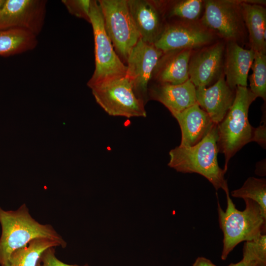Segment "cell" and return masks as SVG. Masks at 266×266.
Returning <instances> with one entry per match:
<instances>
[{
  "instance_id": "6da1fadb",
  "label": "cell",
  "mask_w": 266,
  "mask_h": 266,
  "mask_svg": "<svg viewBox=\"0 0 266 266\" xmlns=\"http://www.w3.org/2000/svg\"><path fill=\"white\" fill-rule=\"evenodd\" d=\"M217 125L197 144L190 147L179 145L169 152L168 166L178 172L196 173L206 178L216 190H229L226 172L219 166L217 155Z\"/></svg>"
},
{
  "instance_id": "7a4b0ae2",
  "label": "cell",
  "mask_w": 266,
  "mask_h": 266,
  "mask_svg": "<svg viewBox=\"0 0 266 266\" xmlns=\"http://www.w3.org/2000/svg\"><path fill=\"white\" fill-rule=\"evenodd\" d=\"M225 192L227 203L225 211L217 200L219 225L223 233L222 260H225L239 243L253 240L266 233V215L260 205L253 200L245 199V208L240 211L230 198L229 190Z\"/></svg>"
},
{
  "instance_id": "3957f363",
  "label": "cell",
  "mask_w": 266,
  "mask_h": 266,
  "mask_svg": "<svg viewBox=\"0 0 266 266\" xmlns=\"http://www.w3.org/2000/svg\"><path fill=\"white\" fill-rule=\"evenodd\" d=\"M0 265L7 263L12 253L36 238H48L66 248V242L50 224H42L32 217L26 204L16 210L6 211L0 207Z\"/></svg>"
},
{
  "instance_id": "277c9868",
  "label": "cell",
  "mask_w": 266,
  "mask_h": 266,
  "mask_svg": "<svg viewBox=\"0 0 266 266\" xmlns=\"http://www.w3.org/2000/svg\"><path fill=\"white\" fill-rule=\"evenodd\" d=\"M235 98L224 119L217 125L219 152L225 156L224 169L227 171L230 159L247 143L253 141L255 129L250 124L248 111L257 98L247 87L238 86Z\"/></svg>"
},
{
  "instance_id": "5b68a950",
  "label": "cell",
  "mask_w": 266,
  "mask_h": 266,
  "mask_svg": "<svg viewBox=\"0 0 266 266\" xmlns=\"http://www.w3.org/2000/svg\"><path fill=\"white\" fill-rule=\"evenodd\" d=\"M94 36L95 69L87 85L93 86L106 81L126 76L125 65L113 48L105 31L102 12L97 0H91L89 13Z\"/></svg>"
},
{
  "instance_id": "8992f818",
  "label": "cell",
  "mask_w": 266,
  "mask_h": 266,
  "mask_svg": "<svg viewBox=\"0 0 266 266\" xmlns=\"http://www.w3.org/2000/svg\"><path fill=\"white\" fill-rule=\"evenodd\" d=\"M104 28L120 58L127 61L140 39L127 0H99Z\"/></svg>"
},
{
  "instance_id": "52a82bcc",
  "label": "cell",
  "mask_w": 266,
  "mask_h": 266,
  "mask_svg": "<svg viewBox=\"0 0 266 266\" xmlns=\"http://www.w3.org/2000/svg\"><path fill=\"white\" fill-rule=\"evenodd\" d=\"M90 88L97 103L108 115L128 118L146 116L145 103L137 97L126 77L102 82Z\"/></svg>"
},
{
  "instance_id": "ba28073f",
  "label": "cell",
  "mask_w": 266,
  "mask_h": 266,
  "mask_svg": "<svg viewBox=\"0 0 266 266\" xmlns=\"http://www.w3.org/2000/svg\"><path fill=\"white\" fill-rule=\"evenodd\" d=\"M44 0H5L0 9V29H20L37 35L45 18Z\"/></svg>"
},
{
  "instance_id": "9c48e42d",
  "label": "cell",
  "mask_w": 266,
  "mask_h": 266,
  "mask_svg": "<svg viewBox=\"0 0 266 266\" xmlns=\"http://www.w3.org/2000/svg\"><path fill=\"white\" fill-rule=\"evenodd\" d=\"M163 55L154 44L146 43L140 38L126 61L125 77L131 82L137 97L144 103L148 98L149 81Z\"/></svg>"
},
{
  "instance_id": "30bf717a",
  "label": "cell",
  "mask_w": 266,
  "mask_h": 266,
  "mask_svg": "<svg viewBox=\"0 0 266 266\" xmlns=\"http://www.w3.org/2000/svg\"><path fill=\"white\" fill-rule=\"evenodd\" d=\"M241 18V6L237 1L206 0L201 21L207 28L233 41L240 35Z\"/></svg>"
},
{
  "instance_id": "8fae6325",
  "label": "cell",
  "mask_w": 266,
  "mask_h": 266,
  "mask_svg": "<svg viewBox=\"0 0 266 266\" xmlns=\"http://www.w3.org/2000/svg\"><path fill=\"white\" fill-rule=\"evenodd\" d=\"M213 38L210 32L200 26L174 24L164 27L154 45L166 53L200 47Z\"/></svg>"
},
{
  "instance_id": "7c38bea8",
  "label": "cell",
  "mask_w": 266,
  "mask_h": 266,
  "mask_svg": "<svg viewBox=\"0 0 266 266\" xmlns=\"http://www.w3.org/2000/svg\"><path fill=\"white\" fill-rule=\"evenodd\" d=\"M235 94V90L231 89L227 85L223 74L208 88H196L197 103L216 125L224 119L231 108L234 101Z\"/></svg>"
},
{
  "instance_id": "4fadbf2b",
  "label": "cell",
  "mask_w": 266,
  "mask_h": 266,
  "mask_svg": "<svg viewBox=\"0 0 266 266\" xmlns=\"http://www.w3.org/2000/svg\"><path fill=\"white\" fill-rule=\"evenodd\" d=\"M224 46L217 43L196 54L189 61V77L196 88L210 85L221 74Z\"/></svg>"
},
{
  "instance_id": "5bb4252c",
  "label": "cell",
  "mask_w": 266,
  "mask_h": 266,
  "mask_svg": "<svg viewBox=\"0 0 266 266\" xmlns=\"http://www.w3.org/2000/svg\"><path fill=\"white\" fill-rule=\"evenodd\" d=\"M127 2L140 38L146 43L154 44L163 29L157 4L146 0H127Z\"/></svg>"
},
{
  "instance_id": "9a60e30c",
  "label": "cell",
  "mask_w": 266,
  "mask_h": 266,
  "mask_svg": "<svg viewBox=\"0 0 266 266\" xmlns=\"http://www.w3.org/2000/svg\"><path fill=\"white\" fill-rule=\"evenodd\" d=\"M172 115L180 128L181 139L179 145L182 146L190 147L197 144L215 124L197 102L181 112Z\"/></svg>"
},
{
  "instance_id": "2e32d148",
  "label": "cell",
  "mask_w": 266,
  "mask_h": 266,
  "mask_svg": "<svg viewBox=\"0 0 266 266\" xmlns=\"http://www.w3.org/2000/svg\"><path fill=\"white\" fill-rule=\"evenodd\" d=\"M148 95L162 103L171 114L181 112L197 103L196 87L190 79L178 85H155L148 89Z\"/></svg>"
},
{
  "instance_id": "e0dca14e",
  "label": "cell",
  "mask_w": 266,
  "mask_h": 266,
  "mask_svg": "<svg viewBox=\"0 0 266 266\" xmlns=\"http://www.w3.org/2000/svg\"><path fill=\"white\" fill-rule=\"evenodd\" d=\"M255 54L252 49H244L235 42L228 45L224 70L226 83L231 89L234 90L238 86L247 87Z\"/></svg>"
},
{
  "instance_id": "ac0fdd59",
  "label": "cell",
  "mask_w": 266,
  "mask_h": 266,
  "mask_svg": "<svg viewBox=\"0 0 266 266\" xmlns=\"http://www.w3.org/2000/svg\"><path fill=\"white\" fill-rule=\"evenodd\" d=\"M153 72L160 84L178 85L189 79V64L191 49L175 50L164 53Z\"/></svg>"
},
{
  "instance_id": "d6986e66",
  "label": "cell",
  "mask_w": 266,
  "mask_h": 266,
  "mask_svg": "<svg viewBox=\"0 0 266 266\" xmlns=\"http://www.w3.org/2000/svg\"><path fill=\"white\" fill-rule=\"evenodd\" d=\"M242 18L249 33L251 49L255 52L266 53V11L258 4L242 2Z\"/></svg>"
},
{
  "instance_id": "ffe728a7",
  "label": "cell",
  "mask_w": 266,
  "mask_h": 266,
  "mask_svg": "<svg viewBox=\"0 0 266 266\" xmlns=\"http://www.w3.org/2000/svg\"><path fill=\"white\" fill-rule=\"evenodd\" d=\"M37 36L20 29H0V56L8 57L33 49Z\"/></svg>"
},
{
  "instance_id": "44dd1931",
  "label": "cell",
  "mask_w": 266,
  "mask_h": 266,
  "mask_svg": "<svg viewBox=\"0 0 266 266\" xmlns=\"http://www.w3.org/2000/svg\"><path fill=\"white\" fill-rule=\"evenodd\" d=\"M57 246L61 245L55 240L43 237L34 238L27 245L14 251L7 263L1 266H36L45 250Z\"/></svg>"
},
{
  "instance_id": "7402d4cb",
  "label": "cell",
  "mask_w": 266,
  "mask_h": 266,
  "mask_svg": "<svg viewBox=\"0 0 266 266\" xmlns=\"http://www.w3.org/2000/svg\"><path fill=\"white\" fill-rule=\"evenodd\" d=\"M234 198L248 199L256 202L266 215V180L249 177L241 187L231 192Z\"/></svg>"
},
{
  "instance_id": "603a6c76",
  "label": "cell",
  "mask_w": 266,
  "mask_h": 266,
  "mask_svg": "<svg viewBox=\"0 0 266 266\" xmlns=\"http://www.w3.org/2000/svg\"><path fill=\"white\" fill-rule=\"evenodd\" d=\"M253 70L250 81V90L257 97L264 100L266 99V53L255 52L251 66Z\"/></svg>"
},
{
  "instance_id": "cb8c5ba5",
  "label": "cell",
  "mask_w": 266,
  "mask_h": 266,
  "mask_svg": "<svg viewBox=\"0 0 266 266\" xmlns=\"http://www.w3.org/2000/svg\"><path fill=\"white\" fill-rule=\"evenodd\" d=\"M243 258L250 261L255 266H266V233L262 234L253 240L245 242Z\"/></svg>"
},
{
  "instance_id": "d4e9b609",
  "label": "cell",
  "mask_w": 266,
  "mask_h": 266,
  "mask_svg": "<svg viewBox=\"0 0 266 266\" xmlns=\"http://www.w3.org/2000/svg\"><path fill=\"white\" fill-rule=\"evenodd\" d=\"M202 1L200 0H186L176 3L171 8L170 15L189 20L197 19L200 15Z\"/></svg>"
},
{
  "instance_id": "484cf974",
  "label": "cell",
  "mask_w": 266,
  "mask_h": 266,
  "mask_svg": "<svg viewBox=\"0 0 266 266\" xmlns=\"http://www.w3.org/2000/svg\"><path fill=\"white\" fill-rule=\"evenodd\" d=\"M62 2L70 14L90 23V0H64Z\"/></svg>"
},
{
  "instance_id": "4316f807",
  "label": "cell",
  "mask_w": 266,
  "mask_h": 266,
  "mask_svg": "<svg viewBox=\"0 0 266 266\" xmlns=\"http://www.w3.org/2000/svg\"><path fill=\"white\" fill-rule=\"evenodd\" d=\"M39 261L41 266H89L87 264L84 266L71 265L63 263L55 256V247H52L45 250L41 254Z\"/></svg>"
},
{
  "instance_id": "83f0119b",
  "label": "cell",
  "mask_w": 266,
  "mask_h": 266,
  "mask_svg": "<svg viewBox=\"0 0 266 266\" xmlns=\"http://www.w3.org/2000/svg\"><path fill=\"white\" fill-rule=\"evenodd\" d=\"M263 124L255 129L253 141L257 142L263 147H266V120L262 122Z\"/></svg>"
},
{
  "instance_id": "f1b7e54d",
  "label": "cell",
  "mask_w": 266,
  "mask_h": 266,
  "mask_svg": "<svg viewBox=\"0 0 266 266\" xmlns=\"http://www.w3.org/2000/svg\"><path fill=\"white\" fill-rule=\"evenodd\" d=\"M192 266H217L210 260L203 257H199L195 260Z\"/></svg>"
},
{
  "instance_id": "f546056e",
  "label": "cell",
  "mask_w": 266,
  "mask_h": 266,
  "mask_svg": "<svg viewBox=\"0 0 266 266\" xmlns=\"http://www.w3.org/2000/svg\"><path fill=\"white\" fill-rule=\"evenodd\" d=\"M228 266H255V265L250 261L243 258L239 262L235 264L232 263Z\"/></svg>"
},
{
  "instance_id": "4dcf8cb0",
  "label": "cell",
  "mask_w": 266,
  "mask_h": 266,
  "mask_svg": "<svg viewBox=\"0 0 266 266\" xmlns=\"http://www.w3.org/2000/svg\"><path fill=\"white\" fill-rule=\"evenodd\" d=\"M5 0H0V9L3 5Z\"/></svg>"
},
{
  "instance_id": "1f68e13d",
  "label": "cell",
  "mask_w": 266,
  "mask_h": 266,
  "mask_svg": "<svg viewBox=\"0 0 266 266\" xmlns=\"http://www.w3.org/2000/svg\"><path fill=\"white\" fill-rule=\"evenodd\" d=\"M36 266H41V264H40V261L39 260L37 265Z\"/></svg>"
}]
</instances>
